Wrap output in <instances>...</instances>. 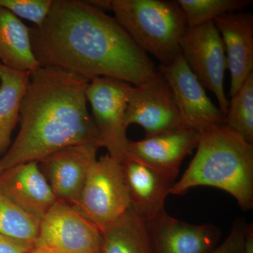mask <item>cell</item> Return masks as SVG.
<instances>
[{
  "instance_id": "1",
  "label": "cell",
  "mask_w": 253,
  "mask_h": 253,
  "mask_svg": "<svg viewBox=\"0 0 253 253\" xmlns=\"http://www.w3.org/2000/svg\"><path fill=\"white\" fill-rule=\"evenodd\" d=\"M31 39L41 67L89 81L109 77L136 86L158 71L117 20L89 1L53 0L44 23L31 28Z\"/></svg>"
},
{
  "instance_id": "2",
  "label": "cell",
  "mask_w": 253,
  "mask_h": 253,
  "mask_svg": "<svg viewBox=\"0 0 253 253\" xmlns=\"http://www.w3.org/2000/svg\"><path fill=\"white\" fill-rule=\"evenodd\" d=\"M89 80L54 68L31 74L20 109V129L0 158V173L22 163L40 162L74 145L102 141L87 109Z\"/></svg>"
},
{
  "instance_id": "3",
  "label": "cell",
  "mask_w": 253,
  "mask_h": 253,
  "mask_svg": "<svg viewBox=\"0 0 253 253\" xmlns=\"http://www.w3.org/2000/svg\"><path fill=\"white\" fill-rule=\"evenodd\" d=\"M201 186L223 190L244 211L252 209L253 144L225 124L201 133L194 158L169 194L180 196Z\"/></svg>"
},
{
  "instance_id": "4",
  "label": "cell",
  "mask_w": 253,
  "mask_h": 253,
  "mask_svg": "<svg viewBox=\"0 0 253 253\" xmlns=\"http://www.w3.org/2000/svg\"><path fill=\"white\" fill-rule=\"evenodd\" d=\"M109 10L134 42L161 65L180 54L179 42L187 26L177 1L110 0Z\"/></svg>"
},
{
  "instance_id": "5",
  "label": "cell",
  "mask_w": 253,
  "mask_h": 253,
  "mask_svg": "<svg viewBox=\"0 0 253 253\" xmlns=\"http://www.w3.org/2000/svg\"><path fill=\"white\" fill-rule=\"evenodd\" d=\"M73 207L101 233L122 217L130 209L123 163L108 154L96 160Z\"/></svg>"
},
{
  "instance_id": "6",
  "label": "cell",
  "mask_w": 253,
  "mask_h": 253,
  "mask_svg": "<svg viewBox=\"0 0 253 253\" xmlns=\"http://www.w3.org/2000/svg\"><path fill=\"white\" fill-rule=\"evenodd\" d=\"M131 84L109 77L95 78L86 86V98L103 147L111 158L123 163L129 158L126 113Z\"/></svg>"
},
{
  "instance_id": "7",
  "label": "cell",
  "mask_w": 253,
  "mask_h": 253,
  "mask_svg": "<svg viewBox=\"0 0 253 253\" xmlns=\"http://www.w3.org/2000/svg\"><path fill=\"white\" fill-rule=\"evenodd\" d=\"M179 47L191 71L203 86L214 94L226 116L229 106L224 85L227 61L224 43L214 21L186 28Z\"/></svg>"
},
{
  "instance_id": "8",
  "label": "cell",
  "mask_w": 253,
  "mask_h": 253,
  "mask_svg": "<svg viewBox=\"0 0 253 253\" xmlns=\"http://www.w3.org/2000/svg\"><path fill=\"white\" fill-rule=\"evenodd\" d=\"M102 233L71 205L57 201L40 220L34 247L52 253H101Z\"/></svg>"
},
{
  "instance_id": "9",
  "label": "cell",
  "mask_w": 253,
  "mask_h": 253,
  "mask_svg": "<svg viewBox=\"0 0 253 253\" xmlns=\"http://www.w3.org/2000/svg\"><path fill=\"white\" fill-rule=\"evenodd\" d=\"M126 124L141 126L146 136L157 135L184 126L170 86L158 71L139 85L131 86Z\"/></svg>"
},
{
  "instance_id": "10",
  "label": "cell",
  "mask_w": 253,
  "mask_h": 253,
  "mask_svg": "<svg viewBox=\"0 0 253 253\" xmlns=\"http://www.w3.org/2000/svg\"><path fill=\"white\" fill-rule=\"evenodd\" d=\"M158 69L170 86L184 126L202 133L225 124V115L208 97L181 53L172 62Z\"/></svg>"
},
{
  "instance_id": "11",
  "label": "cell",
  "mask_w": 253,
  "mask_h": 253,
  "mask_svg": "<svg viewBox=\"0 0 253 253\" xmlns=\"http://www.w3.org/2000/svg\"><path fill=\"white\" fill-rule=\"evenodd\" d=\"M101 147L98 143L74 145L59 150L38 162L58 201L72 206L77 205Z\"/></svg>"
},
{
  "instance_id": "12",
  "label": "cell",
  "mask_w": 253,
  "mask_h": 253,
  "mask_svg": "<svg viewBox=\"0 0 253 253\" xmlns=\"http://www.w3.org/2000/svg\"><path fill=\"white\" fill-rule=\"evenodd\" d=\"M200 138L199 131L186 126L146 136L141 140L129 141L128 158L176 180L181 163L196 149Z\"/></svg>"
},
{
  "instance_id": "13",
  "label": "cell",
  "mask_w": 253,
  "mask_h": 253,
  "mask_svg": "<svg viewBox=\"0 0 253 253\" xmlns=\"http://www.w3.org/2000/svg\"><path fill=\"white\" fill-rule=\"evenodd\" d=\"M149 224L156 253H211L221 238L214 224H189L166 211Z\"/></svg>"
},
{
  "instance_id": "14",
  "label": "cell",
  "mask_w": 253,
  "mask_h": 253,
  "mask_svg": "<svg viewBox=\"0 0 253 253\" xmlns=\"http://www.w3.org/2000/svg\"><path fill=\"white\" fill-rule=\"evenodd\" d=\"M213 21L224 43L231 74V97L253 73V15L238 11L222 15Z\"/></svg>"
},
{
  "instance_id": "15",
  "label": "cell",
  "mask_w": 253,
  "mask_h": 253,
  "mask_svg": "<svg viewBox=\"0 0 253 253\" xmlns=\"http://www.w3.org/2000/svg\"><path fill=\"white\" fill-rule=\"evenodd\" d=\"M0 188L23 211L39 220L58 201L36 161L0 173Z\"/></svg>"
},
{
  "instance_id": "16",
  "label": "cell",
  "mask_w": 253,
  "mask_h": 253,
  "mask_svg": "<svg viewBox=\"0 0 253 253\" xmlns=\"http://www.w3.org/2000/svg\"><path fill=\"white\" fill-rule=\"evenodd\" d=\"M122 163L130 209L149 222L166 211L165 202L175 179L131 158Z\"/></svg>"
},
{
  "instance_id": "17",
  "label": "cell",
  "mask_w": 253,
  "mask_h": 253,
  "mask_svg": "<svg viewBox=\"0 0 253 253\" xmlns=\"http://www.w3.org/2000/svg\"><path fill=\"white\" fill-rule=\"evenodd\" d=\"M0 63L12 69L31 73L41 67L32 47L31 28L1 6Z\"/></svg>"
},
{
  "instance_id": "18",
  "label": "cell",
  "mask_w": 253,
  "mask_h": 253,
  "mask_svg": "<svg viewBox=\"0 0 253 253\" xmlns=\"http://www.w3.org/2000/svg\"><path fill=\"white\" fill-rule=\"evenodd\" d=\"M31 74L0 63V154L4 155L11 146Z\"/></svg>"
},
{
  "instance_id": "19",
  "label": "cell",
  "mask_w": 253,
  "mask_h": 253,
  "mask_svg": "<svg viewBox=\"0 0 253 253\" xmlns=\"http://www.w3.org/2000/svg\"><path fill=\"white\" fill-rule=\"evenodd\" d=\"M101 253H156L149 222L131 209L102 233Z\"/></svg>"
},
{
  "instance_id": "20",
  "label": "cell",
  "mask_w": 253,
  "mask_h": 253,
  "mask_svg": "<svg viewBox=\"0 0 253 253\" xmlns=\"http://www.w3.org/2000/svg\"><path fill=\"white\" fill-rule=\"evenodd\" d=\"M39 225V219L23 211L0 188L1 234L34 246Z\"/></svg>"
},
{
  "instance_id": "21",
  "label": "cell",
  "mask_w": 253,
  "mask_h": 253,
  "mask_svg": "<svg viewBox=\"0 0 253 253\" xmlns=\"http://www.w3.org/2000/svg\"><path fill=\"white\" fill-rule=\"evenodd\" d=\"M187 28H194L215 18L238 12L253 4L252 0H177Z\"/></svg>"
},
{
  "instance_id": "22",
  "label": "cell",
  "mask_w": 253,
  "mask_h": 253,
  "mask_svg": "<svg viewBox=\"0 0 253 253\" xmlns=\"http://www.w3.org/2000/svg\"><path fill=\"white\" fill-rule=\"evenodd\" d=\"M225 125L253 144V73L231 96Z\"/></svg>"
},
{
  "instance_id": "23",
  "label": "cell",
  "mask_w": 253,
  "mask_h": 253,
  "mask_svg": "<svg viewBox=\"0 0 253 253\" xmlns=\"http://www.w3.org/2000/svg\"><path fill=\"white\" fill-rule=\"evenodd\" d=\"M53 0H0V6L6 8L18 18H24L41 26L45 21Z\"/></svg>"
},
{
  "instance_id": "24",
  "label": "cell",
  "mask_w": 253,
  "mask_h": 253,
  "mask_svg": "<svg viewBox=\"0 0 253 253\" xmlns=\"http://www.w3.org/2000/svg\"><path fill=\"white\" fill-rule=\"evenodd\" d=\"M246 226L244 219L234 221L229 236L211 253H244Z\"/></svg>"
},
{
  "instance_id": "25",
  "label": "cell",
  "mask_w": 253,
  "mask_h": 253,
  "mask_svg": "<svg viewBox=\"0 0 253 253\" xmlns=\"http://www.w3.org/2000/svg\"><path fill=\"white\" fill-rule=\"evenodd\" d=\"M33 245L21 242L0 233V253H26Z\"/></svg>"
},
{
  "instance_id": "26",
  "label": "cell",
  "mask_w": 253,
  "mask_h": 253,
  "mask_svg": "<svg viewBox=\"0 0 253 253\" xmlns=\"http://www.w3.org/2000/svg\"><path fill=\"white\" fill-rule=\"evenodd\" d=\"M244 253H253V228L251 224L246 226Z\"/></svg>"
},
{
  "instance_id": "27",
  "label": "cell",
  "mask_w": 253,
  "mask_h": 253,
  "mask_svg": "<svg viewBox=\"0 0 253 253\" xmlns=\"http://www.w3.org/2000/svg\"><path fill=\"white\" fill-rule=\"evenodd\" d=\"M50 253L49 251H46V250L39 249V248L34 247L33 246V249L31 250V251H28V253Z\"/></svg>"
}]
</instances>
